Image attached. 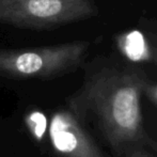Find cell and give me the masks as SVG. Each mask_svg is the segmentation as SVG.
Segmentation results:
<instances>
[{
    "label": "cell",
    "mask_w": 157,
    "mask_h": 157,
    "mask_svg": "<svg viewBox=\"0 0 157 157\" xmlns=\"http://www.w3.org/2000/svg\"><path fill=\"white\" fill-rule=\"evenodd\" d=\"M91 43L75 41L23 49H0V76L12 79H52L79 67Z\"/></svg>",
    "instance_id": "2"
},
{
    "label": "cell",
    "mask_w": 157,
    "mask_h": 157,
    "mask_svg": "<svg viewBox=\"0 0 157 157\" xmlns=\"http://www.w3.org/2000/svg\"><path fill=\"white\" fill-rule=\"evenodd\" d=\"M93 0H0V24L54 29L96 16Z\"/></svg>",
    "instance_id": "3"
},
{
    "label": "cell",
    "mask_w": 157,
    "mask_h": 157,
    "mask_svg": "<svg viewBox=\"0 0 157 157\" xmlns=\"http://www.w3.org/2000/svg\"><path fill=\"white\" fill-rule=\"evenodd\" d=\"M48 135L58 157H109L70 108L57 109L50 118Z\"/></svg>",
    "instance_id": "4"
},
{
    "label": "cell",
    "mask_w": 157,
    "mask_h": 157,
    "mask_svg": "<svg viewBox=\"0 0 157 157\" xmlns=\"http://www.w3.org/2000/svg\"><path fill=\"white\" fill-rule=\"evenodd\" d=\"M147 77L134 66H101L88 72L81 88L66 106L85 124H93L113 157L128 147H143L157 153V141L143 120V86Z\"/></svg>",
    "instance_id": "1"
},
{
    "label": "cell",
    "mask_w": 157,
    "mask_h": 157,
    "mask_svg": "<svg viewBox=\"0 0 157 157\" xmlns=\"http://www.w3.org/2000/svg\"><path fill=\"white\" fill-rule=\"evenodd\" d=\"M143 95L147 96L154 105L157 106V82L150 81L147 78L143 86Z\"/></svg>",
    "instance_id": "7"
},
{
    "label": "cell",
    "mask_w": 157,
    "mask_h": 157,
    "mask_svg": "<svg viewBox=\"0 0 157 157\" xmlns=\"http://www.w3.org/2000/svg\"><path fill=\"white\" fill-rule=\"evenodd\" d=\"M122 157H157L149 149L143 147H128L124 152Z\"/></svg>",
    "instance_id": "6"
},
{
    "label": "cell",
    "mask_w": 157,
    "mask_h": 157,
    "mask_svg": "<svg viewBox=\"0 0 157 157\" xmlns=\"http://www.w3.org/2000/svg\"><path fill=\"white\" fill-rule=\"evenodd\" d=\"M118 52L135 64H152L157 66V34L140 29L121 32L114 36Z\"/></svg>",
    "instance_id": "5"
}]
</instances>
